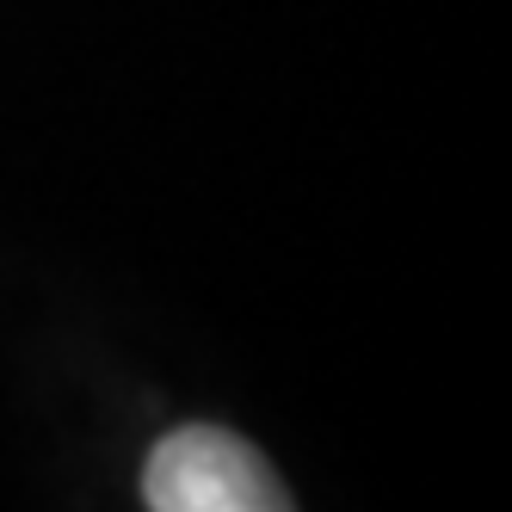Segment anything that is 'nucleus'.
<instances>
[{
    "label": "nucleus",
    "mask_w": 512,
    "mask_h": 512,
    "mask_svg": "<svg viewBox=\"0 0 512 512\" xmlns=\"http://www.w3.org/2000/svg\"><path fill=\"white\" fill-rule=\"evenodd\" d=\"M142 500L149 512H290L266 457L216 426L161 438L142 469Z\"/></svg>",
    "instance_id": "f257e3e1"
}]
</instances>
